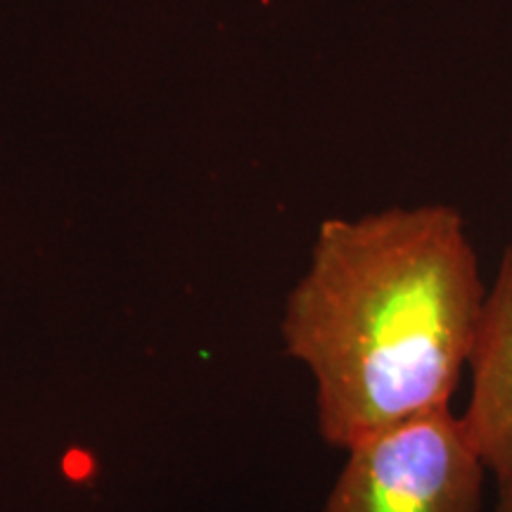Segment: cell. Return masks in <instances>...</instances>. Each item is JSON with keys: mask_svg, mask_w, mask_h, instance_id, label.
<instances>
[{"mask_svg": "<svg viewBox=\"0 0 512 512\" xmlns=\"http://www.w3.org/2000/svg\"><path fill=\"white\" fill-rule=\"evenodd\" d=\"M486 283L463 214L430 202L318 226L285 299L287 356L309 370L325 444H358L451 408Z\"/></svg>", "mask_w": 512, "mask_h": 512, "instance_id": "obj_1", "label": "cell"}, {"mask_svg": "<svg viewBox=\"0 0 512 512\" xmlns=\"http://www.w3.org/2000/svg\"><path fill=\"white\" fill-rule=\"evenodd\" d=\"M320 512H484L486 470L453 408L344 448Z\"/></svg>", "mask_w": 512, "mask_h": 512, "instance_id": "obj_2", "label": "cell"}, {"mask_svg": "<svg viewBox=\"0 0 512 512\" xmlns=\"http://www.w3.org/2000/svg\"><path fill=\"white\" fill-rule=\"evenodd\" d=\"M467 375L470 396L460 420L486 475L498 489L512 486V242L486 285Z\"/></svg>", "mask_w": 512, "mask_h": 512, "instance_id": "obj_3", "label": "cell"}, {"mask_svg": "<svg viewBox=\"0 0 512 512\" xmlns=\"http://www.w3.org/2000/svg\"><path fill=\"white\" fill-rule=\"evenodd\" d=\"M491 512H512V486H503V489H498L496 508Z\"/></svg>", "mask_w": 512, "mask_h": 512, "instance_id": "obj_4", "label": "cell"}]
</instances>
